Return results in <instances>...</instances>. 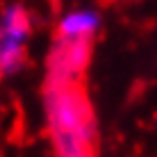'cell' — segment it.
Masks as SVG:
<instances>
[{
	"mask_svg": "<svg viewBox=\"0 0 157 157\" xmlns=\"http://www.w3.org/2000/svg\"><path fill=\"white\" fill-rule=\"evenodd\" d=\"M43 112L57 157H91L96 116L80 82L46 80Z\"/></svg>",
	"mask_w": 157,
	"mask_h": 157,
	"instance_id": "1",
	"label": "cell"
},
{
	"mask_svg": "<svg viewBox=\"0 0 157 157\" xmlns=\"http://www.w3.org/2000/svg\"><path fill=\"white\" fill-rule=\"evenodd\" d=\"M32 36V16L18 2L0 9V78H12L25 66Z\"/></svg>",
	"mask_w": 157,
	"mask_h": 157,
	"instance_id": "2",
	"label": "cell"
},
{
	"mask_svg": "<svg viewBox=\"0 0 157 157\" xmlns=\"http://www.w3.org/2000/svg\"><path fill=\"white\" fill-rule=\"evenodd\" d=\"M91 43H71V41H55L48 55V73L46 80L55 82H78L86 62H89Z\"/></svg>",
	"mask_w": 157,
	"mask_h": 157,
	"instance_id": "3",
	"label": "cell"
},
{
	"mask_svg": "<svg viewBox=\"0 0 157 157\" xmlns=\"http://www.w3.org/2000/svg\"><path fill=\"white\" fill-rule=\"evenodd\" d=\"M100 14L91 7L68 9L57 21V39L71 43H91V39L100 30Z\"/></svg>",
	"mask_w": 157,
	"mask_h": 157,
	"instance_id": "4",
	"label": "cell"
},
{
	"mask_svg": "<svg viewBox=\"0 0 157 157\" xmlns=\"http://www.w3.org/2000/svg\"><path fill=\"white\" fill-rule=\"evenodd\" d=\"M91 157H94V155H91Z\"/></svg>",
	"mask_w": 157,
	"mask_h": 157,
	"instance_id": "5",
	"label": "cell"
}]
</instances>
